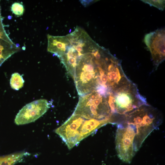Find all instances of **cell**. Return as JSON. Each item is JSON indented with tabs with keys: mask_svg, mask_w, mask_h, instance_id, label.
Returning <instances> with one entry per match:
<instances>
[{
	"mask_svg": "<svg viewBox=\"0 0 165 165\" xmlns=\"http://www.w3.org/2000/svg\"><path fill=\"white\" fill-rule=\"evenodd\" d=\"M111 95L100 94L94 90L80 96L73 113L86 119H94L114 124V121L109 104Z\"/></svg>",
	"mask_w": 165,
	"mask_h": 165,
	"instance_id": "cell-1",
	"label": "cell"
},
{
	"mask_svg": "<svg viewBox=\"0 0 165 165\" xmlns=\"http://www.w3.org/2000/svg\"><path fill=\"white\" fill-rule=\"evenodd\" d=\"M125 119L135 128L139 149L148 136L161 124L162 121L159 111L148 104L141 106Z\"/></svg>",
	"mask_w": 165,
	"mask_h": 165,
	"instance_id": "cell-2",
	"label": "cell"
},
{
	"mask_svg": "<svg viewBox=\"0 0 165 165\" xmlns=\"http://www.w3.org/2000/svg\"><path fill=\"white\" fill-rule=\"evenodd\" d=\"M164 28L158 29L146 34L144 42L150 52L156 69L165 60Z\"/></svg>",
	"mask_w": 165,
	"mask_h": 165,
	"instance_id": "cell-3",
	"label": "cell"
},
{
	"mask_svg": "<svg viewBox=\"0 0 165 165\" xmlns=\"http://www.w3.org/2000/svg\"><path fill=\"white\" fill-rule=\"evenodd\" d=\"M48 101L40 99L32 101L24 106L16 116L15 123L17 125L33 122L44 114L49 108Z\"/></svg>",
	"mask_w": 165,
	"mask_h": 165,
	"instance_id": "cell-4",
	"label": "cell"
},
{
	"mask_svg": "<svg viewBox=\"0 0 165 165\" xmlns=\"http://www.w3.org/2000/svg\"><path fill=\"white\" fill-rule=\"evenodd\" d=\"M24 80L22 75L17 72L12 74L10 80V85L13 89L18 90L22 87Z\"/></svg>",
	"mask_w": 165,
	"mask_h": 165,
	"instance_id": "cell-5",
	"label": "cell"
},
{
	"mask_svg": "<svg viewBox=\"0 0 165 165\" xmlns=\"http://www.w3.org/2000/svg\"><path fill=\"white\" fill-rule=\"evenodd\" d=\"M11 10L13 14L18 16L22 15L24 12L23 4L19 2L13 3L11 6Z\"/></svg>",
	"mask_w": 165,
	"mask_h": 165,
	"instance_id": "cell-6",
	"label": "cell"
},
{
	"mask_svg": "<svg viewBox=\"0 0 165 165\" xmlns=\"http://www.w3.org/2000/svg\"><path fill=\"white\" fill-rule=\"evenodd\" d=\"M144 2L154 6L159 9L163 11L165 8V0H141Z\"/></svg>",
	"mask_w": 165,
	"mask_h": 165,
	"instance_id": "cell-7",
	"label": "cell"
},
{
	"mask_svg": "<svg viewBox=\"0 0 165 165\" xmlns=\"http://www.w3.org/2000/svg\"><path fill=\"white\" fill-rule=\"evenodd\" d=\"M0 40H3L5 41L13 42L9 38L6 33L2 24V18L1 15V9L0 7Z\"/></svg>",
	"mask_w": 165,
	"mask_h": 165,
	"instance_id": "cell-8",
	"label": "cell"
}]
</instances>
